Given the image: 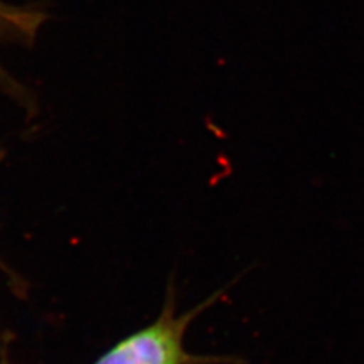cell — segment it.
Instances as JSON below:
<instances>
[{"label": "cell", "mask_w": 364, "mask_h": 364, "mask_svg": "<svg viewBox=\"0 0 364 364\" xmlns=\"http://www.w3.org/2000/svg\"><path fill=\"white\" fill-rule=\"evenodd\" d=\"M46 16L40 11L8 5L0 0V43L32 41ZM6 75L0 68V84Z\"/></svg>", "instance_id": "obj_2"}, {"label": "cell", "mask_w": 364, "mask_h": 364, "mask_svg": "<svg viewBox=\"0 0 364 364\" xmlns=\"http://www.w3.org/2000/svg\"><path fill=\"white\" fill-rule=\"evenodd\" d=\"M220 293L186 313H176L173 291L154 322L116 341L91 364H232V357L199 355L186 348V334L195 318L218 301Z\"/></svg>", "instance_id": "obj_1"}]
</instances>
